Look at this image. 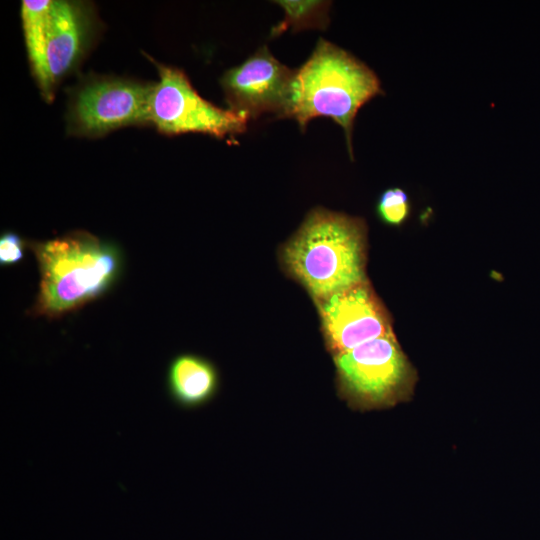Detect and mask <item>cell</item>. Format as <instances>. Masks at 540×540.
<instances>
[{
  "mask_svg": "<svg viewBox=\"0 0 540 540\" xmlns=\"http://www.w3.org/2000/svg\"><path fill=\"white\" fill-rule=\"evenodd\" d=\"M159 82L152 86L148 121L166 134L204 133L217 138L240 134L248 119L202 98L183 71L158 66Z\"/></svg>",
  "mask_w": 540,
  "mask_h": 540,
  "instance_id": "4",
  "label": "cell"
},
{
  "mask_svg": "<svg viewBox=\"0 0 540 540\" xmlns=\"http://www.w3.org/2000/svg\"><path fill=\"white\" fill-rule=\"evenodd\" d=\"M151 90L152 86L122 80L91 83L77 95L75 123L84 133L101 134L148 121Z\"/></svg>",
  "mask_w": 540,
  "mask_h": 540,
  "instance_id": "8",
  "label": "cell"
},
{
  "mask_svg": "<svg viewBox=\"0 0 540 540\" xmlns=\"http://www.w3.org/2000/svg\"><path fill=\"white\" fill-rule=\"evenodd\" d=\"M218 372L207 359L194 354H179L169 363L166 387L170 398L184 408L210 401L217 392Z\"/></svg>",
  "mask_w": 540,
  "mask_h": 540,
  "instance_id": "10",
  "label": "cell"
},
{
  "mask_svg": "<svg viewBox=\"0 0 540 540\" xmlns=\"http://www.w3.org/2000/svg\"><path fill=\"white\" fill-rule=\"evenodd\" d=\"M81 7L69 1H52L47 21L46 60L51 86L81 55L87 22Z\"/></svg>",
  "mask_w": 540,
  "mask_h": 540,
  "instance_id": "9",
  "label": "cell"
},
{
  "mask_svg": "<svg viewBox=\"0 0 540 540\" xmlns=\"http://www.w3.org/2000/svg\"><path fill=\"white\" fill-rule=\"evenodd\" d=\"M50 0H25L22 2V22L28 56L36 79L47 98L51 97L46 60V40Z\"/></svg>",
  "mask_w": 540,
  "mask_h": 540,
  "instance_id": "11",
  "label": "cell"
},
{
  "mask_svg": "<svg viewBox=\"0 0 540 540\" xmlns=\"http://www.w3.org/2000/svg\"><path fill=\"white\" fill-rule=\"evenodd\" d=\"M284 11V19L278 23L271 32L277 37L291 29L293 32L304 29H326L329 23L330 1H275Z\"/></svg>",
  "mask_w": 540,
  "mask_h": 540,
  "instance_id": "12",
  "label": "cell"
},
{
  "mask_svg": "<svg viewBox=\"0 0 540 540\" xmlns=\"http://www.w3.org/2000/svg\"><path fill=\"white\" fill-rule=\"evenodd\" d=\"M376 210L383 222L394 226L400 225L410 212L408 195L401 188H389L380 195Z\"/></svg>",
  "mask_w": 540,
  "mask_h": 540,
  "instance_id": "13",
  "label": "cell"
},
{
  "mask_svg": "<svg viewBox=\"0 0 540 540\" xmlns=\"http://www.w3.org/2000/svg\"><path fill=\"white\" fill-rule=\"evenodd\" d=\"M382 92L380 80L366 64L321 38L308 60L295 69L282 117L296 120L302 130L313 118H331L342 127L353 157L354 119Z\"/></svg>",
  "mask_w": 540,
  "mask_h": 540,
  "instance_id": "2",
  "label": "cell"
},
{
  "mask_svg": "<svg viewBox=\"0 0 540 540\" xmlns=\"http://www.w3.org/2000/svg\"><path fill=\"white\" fill-rule=\"evenodd\" d=\"M342 390L364 406L395 400L406 388L410 367L393 334L334 356Z\"/></svg>",
  "mask_w": 540,
  "mask_h": 540,
  "instance_id": "5",
  "label": "cell"
},
{
  "mask_svg": "<svg viewBox=\"0 0 540 540\" xmlns=\"http://www.w3.org/2000/svg\"><path fill=\"white\" fill-rule=\"evenodd\" d=\"M25 244L14 232H5L0 237V263L13 265L20 262L24 256Z\"/></svg>",
  "mask_w": 540,
  "mask_h": 540,
  "instance_id": "14",
  "label": "cell"
},
{
  "mask_svg": "<svg viewBox=\"0 0 540 540\" xmlns=\"http://www.w3.org/2000/svg\"><path fill=\"white\" fill-rule=\"evenodd\" d=\"M27 245L40 275L34 316L56 318L81 308L106 293L122 271L119 247L85 231Z\"/></svg>",
  "mask_w": 540,
  "mask_h": 540,
  "instance_id": "1",
  "label": "cell"
},
{
  "mask_svg": "<svg viewBox=\"0 0 540 540\" xmlns=\"http://www.w3.org/2000/svg\"><path fill=\"white\" fill-rule=\"evenodd\" d=\"M317 304L326 343L334 356L392 333L381 304L366 282Z\"/></svg>",
  "mask_w": 540,
  "mask_h": 540,
  "instance_id": "7",
  "label": "cell"
},
{
  "mask_svg": "<svg viewBox=\"0 0 540 540\" xmlns=\"http://www.w3.org/2000/svg\"><path fill=\"white\" fill-rule=\"evenodd\" d=\"M294 73L263 46L228 70L221 84L230 109L248 120L268 112L282 117Z\"/></svg>",
  "mask_w": 540,
  "mask_h": 540,
  "instance_id": "6",
  "label": "cell"
},
{
  "mask_svg": "<svg viewBox=\"0 0 540 540\" xmlns=\"http://www.w3.org/2000/svg\"><path fill=\"white\" fill-rule=\"evenodd\" d=\"M281 260L318 302L365 282L364 226L356 218L316 208L285 243Z\"/></svg>",
  "mask_w": 540,
  "mask_h": 540,
  "instance_id": "3",
  "label": "cell"
}]
</instances>
